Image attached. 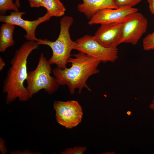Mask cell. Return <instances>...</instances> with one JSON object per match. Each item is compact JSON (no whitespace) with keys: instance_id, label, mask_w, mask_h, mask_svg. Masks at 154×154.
<instances>
[{"instance_id":"6da1fadb","label":"cell","mask_w":154,"mask_h":154,"mask_svg":"<svg viewBox=\"0 0 154 154\" xmlns=\"http://www.w3.org/2000/svg\"><path fill=\"white\" fill-rule=\"evenodd\" d=\"M38 45L36 41H28L15 51L3 83V92L6 94V104L11 103L17 98L21 102H26L30 99L24 85L28 72L27 59L30 53Z\"/></svg>"},{"instance_id":"7a4b0ae2","label":"cell","mask_w":154,"mask_h":154,"mask_svg":"<svg viewBox=\"0 0 154 154\" xmlns=\"http://www.w3.org/2000/svg\"><path fill=\"white\" fill-rule=\"evenodd\" d=\"M73 55L74 57H70L68 61L71 67L63 69L55 68L52 71L54 77L59 85L68 87L71 95L74 93L76 89L79 94L84 88L91 91L87 81L90 76L99 73L98 68L101 62L81 52Z\"/></svg>"},{"instance_id":"3957f363","label":"cell","mask_w":154,"mask_h":154,"mask_svg":"<svg viewBox=\"0 0 154 154\" xmlns=\"http://www.w3.org/2000/svg\"><path fill=\"white\" fill-rule=\"evenodd\" d=\"M74 20L73 18L70 16H65L61 19L60 32L55 41L38 38L36 41L38 45H46L51 48L52 55L48 62L51 65L56 64L59 68H66L68 60L71 57V52L74 50L76 45V42L71 39L69 33Z\"/></svg>"},{"instance_id":"277c9868","label":"cell","mask_w":154,"mask_h":154,"mask_svg":"<svg viewBox=\"0 0 154 154\" xmlns=\"http://www.w3.org/2000/svg\"><path fill=\"white\" fill-rule=\"evenodd\" d=\"M51 65L42 53L36 68L28 72L26 88L30 98L42 89L50 94L57 90L60 85L55 78L51 75L52 71Z\"/></svg>"},{"instance_id":"5b68a950","label":"cell","mask_w":154,"mask_h":154,"mask_svg":"<svg viewBox=\"0 0 154 154\" xmlns=\"http://www.w3.org/2000/svg\"><path fill=\"white\" fill-rule=\"evenodd\" d=\"M74 50L82 52L101 62H113L118 58L117 47H105L98 42L93 36L86 35L76 41Z\"/></svg>"},{"instance_id":"8992f818","label":"cell","mask_w":154,"mask_h":154,"mask_svg":"<svg viewBox=\"0 0 154 154\" xmlns=\"http://www.w3.org/2000/svg\"><path fill=\"white\" fill-rule=\"evenodd\" d=\"M53 108L57 121L66 128L71 129L81 123L83 112L78 101H55Z\"/></svg>"},{"instance_id":"52a82bcc","label":"cell","mask_w":154,"mask_h":154,"mask_svg":"<svg viewBox=\"0 0 154 154\" xmlns=\"http://www.w3.org/2000/svg\"><path fill=\"white\" fill-rule=\"evenodd\" d=\"M147 25V19L141 13L137 11L128 15L123 22L120 44H136L146 32Z\"/></svg>"},{"instance_id":"ba28073f","label":"cell","mask_w":154,"mask_h":154,"mask_svg":"<svg viewBox=\"0 0 154 154\" xmlns=\"http://www.w3.org/2000/svg\"><path fill=\"white\" fill-rule=\"evenodd\" d=\"M26 14L22 11H12L8 15H1L0 21L19 26L24 29L26 32L24 35L28 41H37L35 31L38 26L41 23L48 21L51 17L46 12L43 16L36 20L30 21L23 19L22 16Z\"/></svg>"},{"instance_id":"9c48e42d","label":"cell","mask_w":154,"mask_h":154,"mask_svg":"<svg viewBox=\"0 0 154 154\" xmlns=\"http://www.w3.org/2000/svg\"><path fill=\"white\" fill-rule=\"evenodd\" d=\"M123 26V22L101 25L93 37L105 47H117L120 44Z\"/></svg>"},{"instance_id":"30bf717a","label":"cell","mask_w":154,"mask_h":154,"mask_svg":"<svg viewBox=\"0 0 154 154\" xmlns=\"http://www.w3.org/2000/svg\"><path fill=\"white\" fill-rule=\"evenodd\" d=\"M138 11L137 8L130 7L103 9L96 14L88 23L91 25L123 22L127 15Z\"/></svg>"},{"instance_id":"8fae6325","label":"cell","mask_w":154,"mask_h":154,"mask_svg":"<svg viewBox=\"0 0 154 154\" xmlns=\"http://www.w3.org/2000/svg\"><path fill=\"white\" fill-rule=\"evenodd\" d=\"M82 3L78 4V11L90 19L99 11L106 9L118 8L114 0H82Z\"/></svg>"},{"instance_id":"7c38bea8","label":"cell","mask_w":154,"mask_h":154,"mask_svg":"<svg viewBox=\"0 0 154 154\" xmlns=\"http://www.w3.org/2000/svg\"><path fill=\"white\" fill-rule=\"evenodd\" d=\"M15 25L5 23L1 26L0 29V51L5 52L7 49L13 46L15 41L13 39V33Z\"/></svg>"},{"instance_id":"4fadbf2b","label":"cell","mask_w":154,"mask_h":154,"mask_svg":"<svg viewBox=\"0 0 154 154\" xmlns=\"http://www.w3.org/2000/svg\"><path fill=\"white\" fill-rule=\"evenodd\" d=\"M41 7H44L51 17H59L64 15L66 9L60 0H43Z\"/></svg>"},{"instance_id":"5bb4252c","label":"cell","mask_w":154,"mask_h":154,"mask_svg":"<svg viewBox=\"0 0 154 154\" xmlns=\"http://www.w3.org/2000/svg\"><path fill=\"white\" fill-rule=\"evenodd\" d=\"M18 7L13 0H0V12L1 15H5L8 10L13 11H19Z\"/></svg>"},{"instance_id":"9a60e30c","label":"cell","mask_w":154,"mask_h":154,"mask_svg":"<svg viewBox=\"0 0 154 154\" xmlns=\"http://www.w3.org/2000/svg\"><path fill=\"white\" fill-rule=\"evenodd\" d=\"M143 47L146 51L154 50V31L148 34L143 39Z\"/></svg>"},{"instance_id":"2e32d148","label":"cell","mask_w":154,"mask_h":154,"mask_svg":"<svg viewBox=\"0 0 154 154\" xmlns=\"http://www.w3.org/2000/svg\"><path fill=\"white\" fill-rule=\"evenodd\" d=\"M143 0H114L117 8L125 7H133Z\"/></svg>"},{"instance_id":"e0dca14e","label":"cell","mask_w":154,"mask_h":154,"mask_svg":"<svg viewBox=\"0 0 154 154\" xmlns=\"http://www.w3.org/2000/svg\"><path fill=\"white\" fill-rule=\"evenodd\" d=\"M86 146L75 147L73 148L66 149L63 151H60L62 154H82L86 150Z\"/></svg>"},{"instance_id":"ac0fdd59","label":"cell","mask_w":154,"mask_h":154,"mask_svg":"<svg viewBox=\"0 0 154 154\" xmlns=\"http://www.w3.org/2000/svg\"><path fill=\"white\" fill-rule=\"evenodd\" d=\"M43 1V0H28L31 7L36 8L41 7Z\"/></svg>"},{"instance_id":"d6986e66","label":"cell","mask_w":154,"mask_h":154,"mask_svg":"<svg viewBox=\"0 0 154 154\" xmlns=\"http://www.w3.org/2000/svg\"><path fill=\"white\" fill-rule=\"evenodd\" d=\"M5 141L2 138L0 139V150L2 154H5L7 153V150L5 144Z\"/></svg>"},{"instance_id":"ffe728a7","label":"cell","mask_w":154,"mask_h":154,"mask_svg":"<svg viewBox=\"0 0 154 154\" xmlns=\"http://www.w3.org/2000/svg\"><path fill=\"white\" fill-rule=\"evenodd\" d=\"M149 3V8L151 13L154 15V0H147Z\"/></svg>"},{"instance_id":"44dd1931","label":"cell","mask_w":154,"mask_h":154,"mask_svg":"<svg viewBox=\"0 0 154 154\" xmlns=\"http://www.w3.org/2000/svg\"><path fill=\"white\" fill-rule=\"evenodd\" d=\"M6 63L2 58L0 57V71H2Z\"/></svg>"},{"instance_id":"7402d4cb","label":"cell","mask_w":154,"mask_h":154,"mask_svg":"<svg viewBox=\"0 0 154 154\" xmlns=\"http://www.w3.org/2000/svg\"><path fill=\"white\" fill-rule=\"evenodd\" d=\"M15 3L19 8L20 7V5L19 0H16Z\"/></svg>"},{"instance_id":"603a6c76","label":"cell","mask_w":154,"mask_h":154,"mask_svg":"<svg viewBox=\"0 0 154 154\" xmlns=\"http://www.w3.org/2000/svg\"><path fill=\"white\" fill-rule=\"evenodd\" d=\"M151 107L154 110V98L153 100L152 103L151 104Z\"/></svg>"},{"instance_id":"cb8c5ba5","label":"cell","mask_w":154,"mask_h":154,"mask_svg":"<svg viewBox=\"0 0 154 154\" xmlns=\"http://www.w3.org/2000/svg\"><path fill=\"white\" fill-rule=\"evenodd\" d=\"M127 114L128 115H129L130 114V112H127Z\"/></svg>"}]
</instances>
